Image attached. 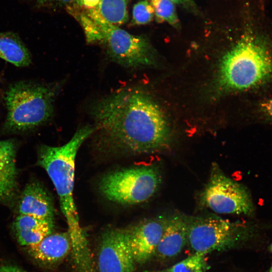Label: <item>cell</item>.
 Returning a JSON list of instances; mask_svg holds the SVG:
<instances>
[{
	"label": "cell",
	"instance_id": "8992f818",
	"mask_svg": "<svg viewBox=\"0 0 272 272\" xmlns=\"http://www.w3.org/2000/svg\"><path fill=\"white\" fill-rule=\"evenodd\" d=\"M160 183L161 176L157 167L137 166L106 174L100 180L99 189L108 200L129 206L150 199Z\"/></svg>",
	"mask_w": 272,
	"mask_h": 272
},
{
	"label": "cell",
	"instance_id": "30bf717a",
	"mask_svg": "<svg viewBox=\"0 0 272 272\" xmlns=\"http://www.w3.org/2000/svg\"><path fill=\"white\" fill-rule=\"evenodd\" d=\"M167 219V218L157 217L124 228L135 263H145L155 255Z\"/></svg>",
	"mask_w": 272,
	"mask_h": 272
},
{
	"label": "cell",
	"instance_id": "ba28073f",
	"mask_svg": "<svg viewBox=\"0 0 272 272\" xmlns=\"http://www.w3.org/2000/svg\"><path fill=\"white\" fill-rule=\"evenodd\" d=\"M201 200L206 207L218 214L250 215L254 211L246 188L226 176L216 164L212 168Z\"/></svg>",
	"mask_w": 272,
	"mask_h": 272
},
{
	"label": "cell",
	"instance_id": "d4e9b609",
	"mask_svg": "<svg viewBox=\"0 0 272 272\" xmlns=\"http://www.w3.org/2000/svg\"><path fill=\"white\" fill-rule=\"evenodd\" d=\"M0 272H25L21 268L13 265H7L0 266Z\"/></svg>",
	"mask_w": 272,
	"mask_h": 272
},
{
	"label": "cell",
	"instance_id": "e0dca14e",
	"mask_svg": "<svg viewBox=\"0 0 272 272\" xmlns=\"http://www.w3.org/2000/svg\"><path fill=\"white\" fill-rule=\"evenodd\" d=\"M129 0H101L94 10L106 21L118 26L128 19L127 6Z\"/></svg>",
	"mask_w": 272,
	"mask_h": 272
},
{
	"label": "cell",
	"instance_id": "7402d4cb",
	"mask_svg": "<svg viewBox=\"0 0 272 272\" xmlns=\"http://www.w3.org/2000/svg\"><path fill=\"white\" fill-rule=\"evenodd\" d=\"M101 0H76L65 9L69 12L72 11H88L95 9Z\"/></svg>",
	"mask_w": 272,
	"mask_h": 272
},
{
	"label": "cell",
	"instance_id": "ac0fdd59",
	"mask_svg": "<svg viewBox=\"0 0 272 272\" xmlns=\"http://www.w3.org/2000/svg\"><path fill=\"white\" fill-rule=\"evenodd\" d=\"M150 3L157 22H166L176 29L180 27L174 3L170 0H150Z\"/></svg>",
	"mask_w": 272,
	"mask_h": 272
},
{
	"label": "cell",
	"instance_id": "52a82bcc",
	"mask_svg": "<svg viewBox=\"0 0 272 272\" xmlns=\"http://www.w3.org/2000/svg\"><path fill=\"white\" fill-rule=\"evenodd\" d=\"M246 236L242 226L215 216L188 218L187 243L193 251L206 255L234 247Z\"/></svg>",
	"mask_w": 272,
	"mask_h": 272
},
{
	"label": "cell",
	"instance_id": "44dd1931",
	"mask_svg": "<svg viewBox=\"0 0 272 272\" xmlns=\"http://www.w3.org/2000/svg\"><path fill=\"white\" fill-rule=\"evenodd\" d=\"M76 0H26L32 7L37 9L56 10L66 8Z\"/></svg>",
	"mask_w": 272,
	"mask_h": 272
},
{
	"label": "cell",
	"instance_id": "484cf974",
	"mask_svg": "<svg viewBox=\"0 0 272 272\" xmlns=\"http://www.w3.org/2000/svg\"><path fill=\"white\" fill-rule=\"evenodd\" d=\"M270 250L272 252V244L270 246Z\"/></svg>",
	"mask_w": 272,
	"mask_h": 272
},
{
	"label": "cell",
	"instance_id": "cb8c5ba5",
	"mask_svg": "<svg viewBox=\"0 0 272 272\" xmlns=\"http://www.w3.org/2000/svg\"><path fill=\"white\" fill-rule=\"evenodd\" d=\"M261 107L264 116L272 121V98L262 103Z\"/></svg>",
	"mask_w": 272,
	"mask_h": 272
},
{
	"label": "cell",
	"instance_id": "4316f807",
	"mask_svg": "<svg viewBox=\"0 0 272 272\" xmlns=\"http://www.w3.org/2000/svg\"><path fill=\"white\" fill-rule=\"evenodd\" d=\"M269 272H272V265L270 268V270H269Z\"/></svg>",
	"mask_w": 272,
	"mask_h": 272
},
{
	"label": "cell",
	"instance_id": "2e32d148",
	"mask_svg": "<svg viewBox=\"0 0 272 272\" xmlns=\"http://www.w3.org/2000/svg\"><path fill=\"white\" fill-rule=\"evenodd\" d=\"M0 58L19 67L31 62L28 49L19 36L12 32H0Z\"/></svg>",
	"mask_w": 272,
	"mask_h": 272
},
{
	"label": "cell",
	"instance_id": "5b68a950",
	"mask_svg": "<svg viewBox=\"0 0 272 272\" xmlns=\"http://www.w3.org/2000/svg\"><path fill=\"white\" fill-rule=\"evenodd\" d=\"M56 90L43 85L20 82L6 92V127L12 131H24L46 121L53 112Z\"/></svg>",
	"mask_w": 272,
	"mask_h": 272
},
{
	"label": "cell",
	"instance_id": "603a6c76",
	"mask_svg": "<svg viewBox=\"0 0 272 272\" xmlns=\"http://www.w3.org/2000/svg\"><path fill=\"white\" fill-rule=\"evenodd\" d=\"M175 4L178 5L190 12L198 14V9L193 0H170Z\"/></svg>",
	"mask_w": 272,
	"mask_h": 272
},
{
	"label": "cell",
	"instance_id": "9c48e42d",
	"mask_svg": "<svg viewBox=\"0 0 272 272\" xmlns=\"http://www.w3.org/2000/svg\"><path fill=\"white\" fill-rule=\"evenodd\" d=\"M135 262L124 228H112L101 236L97 265L99 272H133Z\"/></svg>",
	"mask_w": 272,
	"mask_h": 272
},
{
	"label": "cell",
	"instance_id": "4fadbf2b",
	"mask_svg": "<svg viewBox=\"0 0 272 272\" xmlns=\"http://www.w3.org/2000/svg\"><path fill=\"white\" fill-rule=\"evenodd\" d=\"M20 215L53 220L54 208L50 196L39 183L32 182L24 188L19 203Z\"/></svg>",
	"mask_w": 272,
	"mask_h": 272
},
{
	"label": "cell",
	"instance_id": "7c38bea8",
	"mask_svg": "<svg viewBox=\"0 0 272 272\" xmlns=\"http://www.w3.org/2000/svg\"><path fill=\"white\" fill-rule=\"evenodd\" d=\"M188 218L176 215L167 218L155 255L160 259L176 256L187 243Z\"/></svg>",
	"mask_w": 272,
	"mask_h": 272
},
{
	"label": "cell",
	"instance_id": "7a4b0ae2",
	"mask_svg": "<svg viewBox=\"0 0 272 272\" xmlns=\"http://www.w3.org/2000/svg\"><path fill=\"white\" fill-rule=\"evenodd\" d=\"M263 2L251 1L244 10L246 28L240 39L223 57L215 79L217 95L256 87L272 75V52L267 37L255 28Z\"/></svg>",
	"mask_w": 272,
	"mask_h": 272
},
{
	"label": "cell",
	"instance_id": "9a60e30c",
	"mask_svg": "<svg viewBox=\"0 0 272 272\" xmlns=\"http://www.w3.org/2000/svg\"><path fill=\"white\" fill-rule=\"evenodd\" d=\"M16 148L12 141H0V203L10 201L17 188Z\"/></svg>",
	"mask_w": 272,
	"mask_h": 272
},
{
	"label": "cell",
	"instance_id": "277c9868",
	"mask_svg": "<svg viewBox=\"0 0 272 272\" xmlns=\"http://www.w3.org/2000/svg\"><path fill=\"white\" fill-rule=\"evenodd\" d=\"M73 16L80 23L89 42H101L109 56L128 67L153 65L155 56L148 40L130 34L106 21L94 10L78 11Z\"/></svg>",
	"mask_w": 272,
	"mask_h": 272
},
{
	"label": "cell",
	"instance_id": "8fae6325",
	"mask_svg": "<svg viewBox=\"0 0 272 272\" xmlns=\"http://www.w3.org/2000/svg\"><path fill=\"white\" fill-rule=\"evenodd\" d=\"M72 249L68 232L51 233L39 243L28 246L29 255L40 265L50 267L60 263Z\"/></svg>",
	"mask_w": 272,
	"mask_h": 272
},
{
	"label": "cell",
	"instance_id": "d6986e66",
	"mask_svg": "<svg viewBox=\"0 0 272 272\" xmlns=\"http://www.w3.org/2000/svg\"><path fill=\"white\" fill-rule=\"evenodd\" d=\"M207 269L206 255L194 253L171 267L158 272H206Z\"/></svg>",
	"mask_w": 272,
	"mask_h": 272
},
{
	"label": "cell",
	"instance_id": "ffe728a7",
	"mask_svg": "<svg viewBox=\"0 0 272 272\" xmlns=\"http://www.w3.org/2000/svg\"><path fill=\"white\" fill-rule=\"evenodd\" d=\"M154 17L153 8L149 0H141L133 6L131 23L134 25H146Z\"/></svg>",
	"mask_w": 272,
	"mask_h": 272
},
{
	"label": "cell",
	"instance_id": "5bb4252c",
	"mask_svg": "<svg viewBox=\"0 0 272 272\" xmlns=\"http://www.w3.org/2000/svg\"><path fill=\"white\" fill-rule=\"evenodd\" d=\"M13 227L18 242L28 247L39 243L52 233L53 220L19 215L15 220Z\"/></svg>",
	"mask_w": 272,
	"mask_h": 272
},
{
	"label": "cell",
	"instance_id": "3957f363",
	"mask_svg": "<svg viewBox=\"0 0 272 272\" xmlns=\"http://www.w3.org/2000/svg\"><path fill=\"white\" fill-rule=\"evenodd\" d=\"M94 131V126H85L78 129L66 144L59 147L44 145L39 151L38 163L56 189L70 234L83 230L73 198L75 158L81 145Z\"/></svg>",
	"mask_w": 272,
	"mask_h": 272
},
{
	"label": "cell",
	"instance_id": "6da1fadb",
	"mask_svg": "<svg viewBox=\"0 0 272 272\" xmlns=\"http://www.w3.org/2000/svg\"><path fill=\"white\" fill-rule=\"evenodd\" d=\"M95 131L113 151L141 154L169 144L168 122L147 94L133 88L117 91L97 102L91 109Z\"/></svg>",
	"mask_w": 272,
	"mask_h": 272
}]
</instances>
